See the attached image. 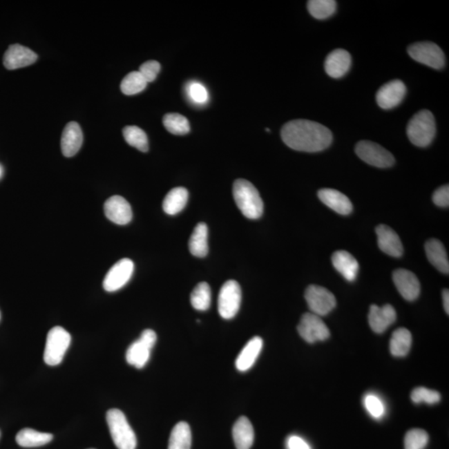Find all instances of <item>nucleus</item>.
<instances>
[{
  "label": "nucleus",
  "mask_w": 449,
  "mask_h": 449,
  "mask_svg": "<svg viewBox=\"0 0 449 449\" xmlns=\"http://www.w3.org/2000/svg\"><path fill=\"white\" fill-rule=\"evenodd\" d=\"M412 345V334L409 329L399 328L392 334L390 349L395 357H404L409 354Z\"/></svg>",
  "instance_id": "obj_29"
},
{
  "label": "nucleus",
  "mask_w": 449,
  "mask_h": 449,
  "mask_svg": "<svg viewBox=\"0 0 449 449\" xmlns=\"http://www.w3.org/2000/svg\"><path fill=\"white\" fill-rule=\"evenodd\" d=\"M157 338V334L153 329L144 330L140 338L133 342L126 350V362L137 369L144 368L149 361L151 351L156 344Z\"/></svg>",
  "instance_id": "obj_6"
},
{
  "label": "nucleus",
  "mask_w": 449,
  "mask_h": 449,
  "mask_svg": "<svg viewBox=\"0 0 449 449\" xmlns=\"http://www.w3.org/2000/svg\"><path fill=\"white\" fill-rule=\"evenodd\" d=\"M432 201L437 206L440 207H448L449 206V187L444 185L439 187L432 195Z\"/></svg>",
  "instance_id": "obj_41"
},
{
  "label": "nucleus",
  "mask_w": 449,
  "mask_h": 449,
  "mask_svg": "<svg viewBox=\"0 0 449 449\" xmlns=\"http://www.w3.org/2000/svg\"><path fill=\"white\" fill-rule=\"evenodd\" d=\"M191 432L189 424L180 422L171 432L169 449H191Z\"/></svg>",
  "instance_id": "obj_30"
},
{
  "label": "nucleus",
  "mask_w": 449,
  "mask_h": 449,
  "mask_svg": "<svg viewBox=\"0 0 449 449\" xmlns=\"http://www.w3.org/2000/svg\"><path fill=\"white\" fill-rule=\"evenodd\" d=\"M52 439H54L52 434L36 431L32 428H23L16 435V442L23 448L44 446V445L50 443Z\"/></svg>",
  "instance_id": "obj_28"
},
{
  "label": "nucleus",
  "mask_w": 449,
  "mask_h": 449,
  "mask_svg": "<svg viewBox=\"0 0 449 449\" xmlns=\"http://www.w3.org/2000/svg\"><path fill=\"white\" fill-rule=\"evenodd\" d=\"M146 81L138 71H133L128 73L121 83V91L125 95L131 96L140 93L146 88Z\"/></svg>",
  "instance_id": "obj_34"
},
{
  "label": "nucleus",
  "mask_w": 449,
  "mask_h": 449,
  "mask_svg": "<svg viewBox=\"0 0 449 449\" xmlns=\"http://www.w3.org/2000/svg\"><path fill=\"white\" fill-rule=\"evenodd\" d=\"M436 133L434 117L428 110H422L415 114L407 126V134L410 142L420 148H426L434 140Z\"/></svg>",
  "instance_id": "obj_3"
},
{
  "label": "nucleus",
  "mask_w": 449,
  "mask_h": 449,
  "mask_svg": "<svg viewBox=\"0 0 449 449\" xmlns=\"http://www.w3.org/2000/svg\"><path fill=\"white\" fill-rule=\"evenodd\" d=\"M281 138L289 149L300 152L317 153L332 144L330 130L319 122L298 120L288 122L281 129Z\"/></svg>",
  "instance_id": "obj_1"
},
{
  "label": "nucleus",
  "mask_w": 449,
  "mask_h": 449,
  "mask_svg": "<svg viewBox=\"0 0 449 449\" xmlns=\"http://www.w3.org/2000/svg\"><path fill=\"white\" fill-rule=\"evenodd\" d=\"M163 125L174 135H186L191 131L189 121L179 113H167L163 117Z\"/></svg>",
  "instance_id": "obj_33"
},
{
  "label": "nucleus",
  "mask_w": 449,
  "mask_h": 449,
  "mask_svg": "<svg viewBox=\"0 0 449 449\" xmlns=\"http://www.w3.org/2000/svg\"><path fill=\"white\" fill-rule=\"evenodd\" d=\"M365 406L370 414L375 419L381 418L385 414V405L378 396L370 394L365 398Z\"/></svg>",
  "instance_id": "obj_38"
},
{
  "label": "nucleus",
  "mask_w": 449,
  "mask_h": 449,
  "mask_svg": "<svg viewBox=\"0 0 449 449\" xmlns=\"http://www.w3.org/2000/svg\"><path fill=\"white\" fill-rule=\"evenodd\" d=\"M242 302V289L236 280H228L220 289L218 312L224 320H231L238 313Z\"/></svg>",
  "instance_id": "obj_7"
},
{
  "label": "nucleus",
  "mask_w": 449,
  "mask_h": 449,
  "mask_svg": "<svg viewBox=\"0 0 449 449\" xmlns=\"http://www.w3.org/2000/svg\"><path fill=\"white\" fill-rule=\"evenodd\" d=\"M305 298L312 313L324 316L332 312L336 306V299L329 289L312 285L306 289Z\"/></svg>",
  "instance_id": "obj_10"
},
{
  "label": "nucleus",
  "mask_w": 449,
  "mask_h": 449,
  "mask_svg": "<svg viewBox=\"0 0 449 449\" xmlns=\"http://www.w3.org/2000/svg\"><path fill=\"white\" fill-rule=\"evenodd\" d=\"M443 307L445 312L448 314H449V292L448 289H444L443 292Z\"/></svg>",
  "instance_id": "obj_43"
},
{
  "label": "nucleus",
  "mask_w": 449,
  "mask_h": 449,
  "mask_svg": "<svg viewBox=\"0 0 449 449\" xmlns=\"http://www.w3.org/2000/svg\"><path fill=\"white\" fill-rule=\"evenodd\" d=\"M106 419H107L110 434L118 449L136 448V434L121 410L117 409L108 410Z\"/></svg>",
  "instance_id": "obj_4"
},
{
  "label": "nucleus",
  "mask_w": 449,
  "mask_h": 449,
  "mask_svg": "<svg viewBox=\"0 0 449 449\" xmlns=\"http://www.w3.org/2000/svg\"><path fill=\"white\" fill-rule=\"evenodd\" d=\"M408 52L412 59L427 66L441 69L445 65L443 52L434 43L420 42L410 45Z\"/></svg>",
  "instance_id": "obj_9"
},
{
  "label": "nucleus",
  "mask_w": 449,
  "mask_h": 449,
  "mask_svg": "<svg viewBox=\"0 0 449 449\" xmlns=\"http://www.w3.org/2000/svg\"><path fill=\"white\" fill-rule=\"evenodd\" d=\"M288 449H310L309 444L299 436L292 435L287 440Z\"/></svg>",
  "instance_id": "obj_42"
},
{
  "label": "nucleus",
  "mask_w": 449,
  "mask_h": 449,
  "mask_svg": "<svg viewBox=\"0 0 449 449\" xmlns=\"http://www.w3.org/2000/svg\"><path fill=\"white\" fill-rule=\"evenodd\" d=\"M426 251L430 263L438 271L448 275L449 273L448 254L442 242L437 239L428 240L426 244Z\"/></svg>",
  "instance_id": "obj_25"
},
{
  "label": "nucleus",
  "mask_w": 449,
  "mask_h": 449,
  "mask_svg": "<svg viewBox=\"0 0 449 449\" xmlns=\"http://www.w3.org/2000/svg\"><path fill=\"white\" fill-rule=\"evenodd\" d=\"M0 319H1V313H0Z\"/></svg>",
  "instance_id": "obj_45"
},
{
  "label": "nucleus",
  "mask_w": 449,
  "mask_h": 449,
  "mask_svg": "<svg viewBox=\"0 0 449 449\" xmlns=\"http://www.w3.org/2000/svg\"><path fill=\"white\" fill-rule=\"evenodd\" d=\"M124 140L130 146L142 153L148 152L149 149V138L144 130L137 126H126L122 130Z\"/></svg>",
  "instance_id": "obj_31"
},
{
  "label": "nucleus",
  "mask_w": 449,
  "mask_h": 449,
  "mask_svg": "<svg viewBox=\"0 0 449 449\" xmlns=\"http://www.w3.org/2000/svg\"><path fill=\"white\" fill-rule=\"evenodd\" d=\"M104 212L108 219L117 224H128L133 219L130 204L121 195H113L106 201Z\"/></svg>",
  "instance_id": "obj_16"
},
{
  "label": "nucleus",
  "mask_w": 449,
  "mask_h": 449,
  "mask_svg": "<svg viewBox=\"0 0 449 449\" xmlns=\"http://www.w3.org/2000/svg\"><path fill=\"white\" fill-rule=\"evenodd\" d=\"M187 93L195 104H204L208 100V92L205 86L200 83H191L187 88Z\"/></svg>",
  "instance_id": "obj_39"
},
{
  "label": "nucleus",
  "mask_w": 449,
  "mask_h": 449,
  "mask_svg": "<svg viewBox=\"0 0 449 449\" xmlns=\"http://www.w3.org/2000/svg\"><path fill=\"white\" fill-rule=\"evenodd\" d=\"M189 193L184 187H175L166 195L162 203L163 210L166 214L174 216L181 212L187 206Z\"/></svg>",
  "instance_id": "obj_26"
},
{
  "label": "nucleus",
  "mask_w": 449,
  "mask_h": 449,
  "mask_svg": "<svg viewBox=\"0 0 449 449\" xmlns=\"http://www.w3.org/2000/svg\"><path fill=\"white\" fill-rule=\"evenodd\" d=\"M309 14L317 19H325L333 15L336 10L334 0H309L307 3Z\"/></svg>",
  "instance_id": "obj_35"
},
{
  "label": "nucleus",
  "mask_w": 449,
  "mask_h": 449,
  "mask_svg": "<svg viewBox=\"0 0 449 449\" xmlns=\"http://www.w3.org/2000/svg\"><path fill=\"white\" fill-rule=\"evenodd\" d=\"M233 197L236 206L247 218L256 220L263 214L264 203L258 190L245 179L236 180Z\"/></svg>",
  "instance_id": "obj_2"
},
{
  "label": "nucleus",
  "mask_w": 449,
  "mask_h": 449,
  "mask_svg": "<svg viewBox=\"0 0 449 449\" xmlns=\"http://www.w3.org/2000/svg\"><path fill=\"white\" fill-rule=\"evenodd\" d=\"M83 141V132L79 124L75 122H68L65 126L61 138V149L64 156L67 157L75 156L79 153Z\"/></svg>",
  "instance_id": "obj_19"
},
{
  "label": "nucleus",
  "mask_w": 449,
  "mask_h": 449,
  "mask_svg": "<svg viewBox=\"0 0 449 449\" xmlns=\"http://www.w3.org/2000/svg\"><path fill=\"white\" fill-rule=\"evenodd\" d=\"M263 341L259 336L252 338L239 354L236 361V367L240 372H246L254 365L262 350Z\"/></svg>",
  "instance_id": "obj_22"
},
{
  "label": "nucleus",
  "mask_w": 449,
  "mask_h": 449,
  "mask_svg": "<svg viewBox=\"0 0 449 449\" xmlns=\"http://www.w3.org/2000/svg\"><path fill=\"white\" fill-rule=\"evenodd\" d=\"M71 343V336L66 329L56 326L50 330L45 345L44 359L48 365H59L63 361Z\"/></svg>",
  "instance_id": "obj_5"
},
{
  "label": "nucleus",
  "mask_w": 449,
  "mask_h": 449,
  "mask_svg": "<svg viewBox=\"0 0 449 449\" xmlns=\"http://www.w3.org/2000/svg\"><path fill=\"white\" fill-rule=\"evenodd\" d=\"M334 267L348 281H354L358 276L359 265L356 259L346 251H337L332 256Z\"/></svg>",
  "instance_id": "obj_23"
},
{
  "label": "nucleus",
  "mask_w": 449,
  "mask_h": 449,
  "mask_svg": "<svg viewBox=\"0 0 449 449\" xmlns=\"http://www.w3.org/2000/svg\"><path fill=\"white\" fill-rule=\"evenodd\" d=\"M0 175H1V169H0Z\"/></svg>",
  "instance_id": "obj_44"
},
{
  "label": "nucleus",
  "mask_w": 449,
  "mask_h": 449,
  "mask_svg": "<svg viewBox=\"0 0 449 449\" xmlns=\"http://www.w3.org/2000/svg\"><path fill=\"white\" fill-rule=\"evenodd\" d=\"M428 442V434L426 431L414 428L407 432L404 438L405 449H424Z\"/></svg>",
  "instance_id": "obj_36"
},
{
  "label": "nucleus",
  "mask_w": 449,
  "mask_h": 449,
  "mask_svg": "<svg viewBox=\"0 0 449 449\" xmlns=\"http://www.w3.org/2000/svg\"><path fill=\"white\" fill-rule=\"evenodd\" d=\"M397 318L395 309L390 305L379 307L376 305L370 306L369 313V323L373 332L381 334L393 325Z\"/></svg>",
  "instance_id": "obj_17"
},
{
  "label": "nucleus",
  "mask_w": 449,
  "mask_h": 449,
  "mask_svg": "<svg viewBox=\"0 0 449 449\" xmlns=\"http://www.w3.org/2000/svg\"><path fill=\"white\" fill-rule=\"evenodd\" d=\"M405 95L406 87L402 81H390L379 89L377 104L383 109L394 108L401 103Z\"/></svg>",
  "instance_id": "obj_13"
},
{
  "label": "nucleus",
  "mask_w": 449,
  "mask_h": 449,
  "mask_svg": "<svg viewBox=\"0 0 449 449\" xmlns=\"http://www.w3.org/2000/svg\"><path fill=\"white\" fill-rule=\"evenodd\" d=\"M355 153L361 160L381 169H387L394 164L393 155L383 146L370 141H361L355 146Z\"/></svg>",
  "instance_id": "obj_8"
},
{
  "label": "nucleus",
  "mask_w": 449,
  "mask_h": 449,
  "mask_svg": "<svg viewBox=\"0 0 449 449\" xmlns=\"http://www.w3.org/2000/svg\"><path fill=\"white\" fill-rule=\"evenodd\" d=\"M90 449H93V448H90Z\"/></svg>",
  "instance_id": "obj_46"
},
{
  "label": "nucleus",
  "mask_w": 449,
  "mask_h": 449,
  "mask_svg": "<svg viewBox=\"0 0 449 449\" xmlns=\"http://www.w3.org/2000/svg\"><path fill=\"white\" fill-rule=\"evenodd\" d=\"M189 250L195 257H205L209 251L208 247V227L206 223H198L191 236Z\"/></svg>",
  "instance_id": "obj_27"
},
{
  "label": "nucleus",
  "mask_w": 449,
  "mask_h": 449,
  "mask_svg": "<svg viewBox=\"0 0 449 449\" xmlns=\"http://www.w3.org/2000/svg\"><path fill=\"white\" fill-rule=\"evenodd\" d=\"M38 55L30 48L16 44L10 45L3 56V65L7 69L14 70L20 68L30 66L36 62Z\"/></svg>",
  "instance_id": "obj_14"
},
{
  "label": "nucleus",
  "mask_w": 449,
  "mask_h": 449,
  "mask_svg": "<svg viewBox=\"0 0 449 449\" xmlns=\"http://www.w3.org/2000/svg\"><path fill=\"white\" fill-rule=\"evenodd\" d=\"M297 329L302 338L309 344L326 341L330 336L327 325L321 316L313 313H305L302 316Z\"/></svg>",
  "instance_id": "obj_11"
},
{
  "label": "nucleus",
  "mask_w": 449,
  "mask_h": 449,
  "mask_svg": "<svg viewBox=\"0 0 449 449\" xmlns=\"http://www.w3.org/2000/svg\"><path fill=\"white\" fill-rule=\"evenodd\" d=\"M211 303V291L207 283H199L191 294V304L200 312H206Z\"/></svg>",
  "instance_id": "obj_32"
},
{
  "label": "nucleus",
  "mask_w": 449,
  "mask_h": 449,
  "mask_svg": "<svg viewBox=\"0 0 449 449\" xmlns=\"http://www.w3.org/2000/svg\"><path fill=\"white\" fill-rule=\"evenodd\" d=\"M411 399L415 403H426L432 405V404L438 403L440 401L441 396L439 392L424 387H419L412 391Z\"/></svg>",
  "instance_id": "obj_37"
},
{
  "label": "nucleus",
  "mask_w": 449,
  "mask_h": 449,
  "mask_svg": "<svg viewBox=\"0 0 449 449\" xmlns=\"http://www.w3.org/2000/svg\"><path fill=\"white\" fill-rule=\"evenodd\" d=\"M351 66V56L345 50H336L330 52L325 59V69L326 73L334 79L346 75Z\"/></svg>",
  "instance_id": "obj_20"
},
{
  "label": "nucleus",
  "mask_w": 449,
  "mask_h": 449,
  "mask_svg": "<svg viewBox=\"0 0 449 449\" xmlns=\"http://www.w3.org/2000/svg\"><path fill=\"white\" fill-rule=\"evenodd\" d=\"M161 70V65L157 61L150 60L148 62L142 64L140 68V72L146 83H152L157 79L159 72Z\"/></svg>",
  "instance_id": "obj_40"
},
{
  "label": "nucleus",
  "mask_w": 449,
  "mask_h": 449,
  "mask_svg": "<svg viewBox=\"0 0 449 449\" xmlns=\"http://www.w3.org/2000/svg\"><path fill=\"white\" fill-rule=\"evenodd\" d=\"M321 201L330 209L341 215H349L352 212L353 205L345 194L334 189H321L318 193Z\"/></svg>",
  "instance_id": "obj_21"
},
{
  "label": "nucleus",
  "mask_w": 449,
  "mask_h": 449,
  "mask_svg": "<svg viewBox=\"0 0 449 449\" xmlns=\"http://www.w3.org/2000/svg\"><path fill=\"white\" fill-rule=\"evenodd\" d=\"M379 249L387 255L400 257L403 255V247L399 236L390 227L379 224L376 228Z\"/></svg>",
  "instance_id": "obj_18"
},
{
  "label": "nucleus",
  "mask_w": 449,
  "mask_h": 449,
  "mask_svg": "<svg viewBox=\"0 0 449 449\" xmlns=\"http://www.w3.org/2000/svg\"><path fill=\"white\" fill-rule=\"evenodd\" d=\"M393 280L396 288L404 299L409 301L417 299L420 294V283L413 272L405 269H396Z\"/></svg>",
  "instance_id": "obj_15"
},
{
  "label": "nucleus",
  "mask_w": 449,
  "mask_h": 449,
  "mask_svg": "<svg viewBox=\"0 0 449 449\" xmlns=\"http://www.w3.org/2000/svg\"><path fill=\"white\" fill-rule=\"evenodd\" d=\"M133 271L134 264L132 260L124 258L117 261L105 276L104 280L105 291L114 292L124 287L132 277Z\"/></svg>",
  "instance_id": "obj_12"
},
{
  "label": "nucleus",
  "mask_w": 449,
  "mask_h": 449,
  "mask_svg": "<svg viewBox=\"0 0 449 449\" xmlns=\"http://www.w3.org/2000/svg\"><path fill=\"white\" fill-rule=\"evenodd\" d=\"M232 436L236 449H250L254 442L255 434L252 424L247 417H240L232 428Z\"/></svg>",
  "instance_id": "obj_24"
}]
</instances>
